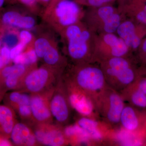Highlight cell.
I'll list each match as a JSON object with an SVG mask.
<instances>
[{
    "instance_id": "cell-1",
    "label": "cell",
    "mask_w": 146,
    "mask_h": 146,
    "mask_svg": "<svg viewBox=\"0 0 146 146\" xmlns=\"http://www.w3.org/2000/svg\"><path fill=\"white\" fill-rule=\"evenodd\" d=\"M81 13L79 4L74 1L62 0L46 7L42 18L49 27L60 33L66 28L78 23Z\"/></svg>"
},
{
    "instance_id": "cell-2",
    "label": "cell",
    "mask_w": 146,
    "mask_h": 146,
    "mask_svg": "<svg viewBox=\"0 0 146 146\" xmlns=\"http://www.w3.org/2000/svg\"><path fill=\"white\" fill-rule=\"evenodd\" d=\"M61 72L44 64L29 71L17 91L30 94H40L54 88Z\"/></svg>"
},
{
    "instance_id": "cell-3",
    "label": "cell",
    "mask_w": 146,
    "mask_h": 146,
    "mask_svg": "<svg viewBox=\"0 0 146 146\" xmlns=\"http://www.w3.org/2000/svg\"><path fill=\"white\" fill-rule=\"evenodd\" d=\"M68 80L88 95L101 92L106 84L103 72L100 68L91 66L76 68Z\"/></svg>"
},
{
    "instance_id": "cell-4",
    "label": "cell",
    "mask_w": 146,
    "mask_h": 146,
    "mask_svg": "<svg viewBox=\"0 0 146 146\" xmlns=\"http://www.w3.org/2000/svg\"><path fill=\"white\" fill-rule=\"evenodd\" d=\"M67 42V50L70 57L76 61L84 59L88 52L89 32L77 23L68 27L60 33Z\"/></svg>"
},
{
    "instance_id": "cell-5",
    "label": "cell",
    "mask_w": 146,
    "mask_h": 146,
    "mask_svg": "<svg viewBox=\"0 0 146 146\" xmlns=\"http://www.w3.org/2000/svg\"><path fill=\"white\" fill-rule=\"evenodd\" d=\"M33 14L29 11H22L15 6L2 7L0 9V29H32L36 24Z\"/></svg>"
},
{
    "instance_id": "cell-6",
    "label": "cell",
    "mask_w": 146,
    "mask_h": 146,
    "mask_svg": "<svg viewBox=\"0 0 146 146\" xmlns=\"http://www.w3.org/2000/svg\"><path fill=\"white\" fill-rule=\"evenodd\" d=\"M61 76L51 97L50 106L54 119L57 124L62 126L67 123L70 119L71 106L65 83L62 81Z\"/></svg>"
},
{
    "instance_id": "cell-7",
    "label": "cell",
    "mask_w": 146,
    "mask_h": 146,
    "mask_svg": "<svg viewBox=\"0 0 146 146\" xmlns=\"http://www.w3.org/2000/svg\"><path fill=\"white\" fill-rule=\"evenodd\" d=\"M39 145L62 146L68 141L62 126L51 123H35L31 127Z\"/></svg>"
},
{
    "instance_id": "cell-8",
    "label": "cell",
    "mask_w": 146,
    "mask_h": 146,
    "mask_svg": "<svg viewBox=\"0 0 146 146\" xmlns=\"http://www.w3.org/2000/svg\"><path fill=\"white\" fill-rule=\"evenodd\" d=\"M54 88L40 94H30V107L35 123H52L54 118L50 101Z\"/></svg>"
},
{
    "instance_id": "cell-9",
    "label": "cell",
    "mask_w": 146,
    "mask_h": 146,
    "mask_svg": "<svg viewBox=\"0 0 146 146\" xmlns=\"http://www.w3.org/2000/svg\"><path fill=\"white\" fill-rule=\"evenodd\" d=\"M65 83L71 107L80 115L85 117H89L93 115L94 105L90 96L68 80H67Z\"/></svg>"
},
{
    "instance_id": "cell-10",
    "label": "cell",
    "mask_w": 146,
    "mask_h": 146,
    "mask_svg": "<svg viewBox=\"0 0 146 146\" xmlns=\"http://www.w3.org/2000/svg\"><path fill=\"white\" fill-rule=\"evenodd\" d=\"M10 138L16 145L33 146L39 145L32 128L24 122L16 123Z\"/></svg>"
},
{
    "instance_id": "cell-11",
    "label": "cell",
    "mask_w": 146,
    "mask_h": 146,
    "mask_svg": "<svg viewBox=\"0 0 146 146\" xmlns=\"http://www.w3.org/2000/svg\"><path fill=\"white\" fill-rule=\"evenodd\" d=\"M106 105L105 115L108 121L112 124H117L120 122L121 114L125 106L123 99L117 93H110L108 96Z\"/></svg>"
},
{
    "instance_id": "cell-12",
    "label": "cell",
    "mask_w": 146,
    "mask_h": 146,
    "mask_svg": "<svg viewBox=\"0 0 146 146\" xmlns=\"http://www.w3.org/2000/svg\"><path fill=\"white\" fill-rule=\"evenodd\" d=\"M16 122L15 111L6 105H0V136L10 138Z\"/></svg>"
},
{
    "instance_id": "cell-13",
    "label": "cell",
    "mask_w": 146,
    "mask_h": 146,
    "mask_svg": "<svg viewBox=\"0 0 146 146\" xmlns=\"http://www.w3.org/2000/svg\"><path fill=\"white\" fill-rule=\"evenodd\" d=\"M117 31L128 47L136 49L140 46L141 39L136 34L135 26L132 22L126 21L120 24Z\"/></svg>"
},
{
    "instance_id": "cell-14",
    "label": "cell",
    "mask_w": 146,
    "mask_h": 146,
    "mask_svg": "<svg viewBox=\"0 0 146 146\" xmlns=\"http://www.w3.org/2000/svg\"><path fill=\"white\" fill-rule=\"evenodd\" d=\"M104 41L111 49L113 57H123L127 52L129 47L124 41L113 33H107L104 36Z\"/></svg>"
},
{
    "instance_id": "cell-15",
    "label": "cell",
    "mask_w": 146,
    "mask_h": 146,
    "mask_svg": "<svg viewBox=\"0 0 146 146\" xmlns=\"http://www.w3.org/2000/svg\"><path fill=\"white\" fill-rule=\"evenodd\" d=\"M120 121L124 128L128 131H134L139 125V121L136 112L130 106H124L121 114Z\"/></svg>"
},
{
    "instance_id": "cell-16",
    "label": "cell",
    "mask_w": 146,
    "mask_h": 146,
    "mask_svg": "<svg viewBox=\"0 0 146 146\" xmlns=\"http://www.w3.org/2000/svg\"><path fill=\"white\" fill-rule=\"evenodd\" d=\"M38 58L33 48V44L27 47L25 51L12 60L14 64H21L35 68Z\"/></svg>"
},
{
    "instance_id": "cell-17",
    "label": "cell",
    "mask_w": 146,
    "mask_h": 146,
    "mask_svg": "<svg viewBox=\"0 0 146 146\" xmlns=\"http://www.w3.org/2000/svg\"><path fill=\"white\" fill-rule=\"evenodd\" d=\"M77 125L86 131L89 137L95 140L101 139V133L98 129V124L95 120L86 117H83L79 119Z\"/></svg>"
},
{
    "instance_id": "cell-18",
    "label": "cell",
    "mask_w": 146,
    "mask_h": 146,
    "mask_svg": "<svg viewBox=\"0 0 146 146\" xmlns=\"http://www.w3.org/2000/svg\"><path fill=\"white\" fill-rule=\"evenodd\" d=\"M106 70L108 75L115 78L120 73L130 68L128 62L122 57H113L108 61Z\"/></svg>"
},
{
    "instance_id": "cell-19",
    "label": "cell",
    "mask_w": 146,
    "mask_h": 146,
    "mask_svg": "<svg viewBox=\"0 0 146 146\" xmlns=\"http://www.w3.org/2000/svg\"><path fill=\"white\" fill-rule=\"evenodd\" d=\"M30 102V96L21 91H15L7 94L5 103L15 111L17 107L23 104Z\"/></svg>"
},
{
    "instance_id": "cell-20",
    "label": "cell",
    "mask_w": 146,
    "mask_h": 146,
    "mask_svg": "<svg viewBox=\"0 0 146 146\" xmlns=\"http://www.w3.org/2000/svg\"><path fill=\"white\" fill-rule=\"evenodd\" d=\"M103 23L104 31L107 33H112L117 31L121 24V17L119 14L115 12Z\"/></svg>"
},
{
    "instance_id": "cell-21",
    "label": "cell",
    "mask_w": 146,
    "mask_h": 146,
    "mask_svg": "<svg viewBox=\"0 0 146 146\" xmlns=\"http://www.w3.org/2000/svg\"><path fill=\"white\" fill-rule=\"evenodd\" d=\"M9 3H19L34 14L40 13L38 3L35 0H7Z\"/></svg>"
},
{
    "instance_id": "cell-22",
    "label": "cell",
    "mask_w": 146,
    "mask_h": 146,
    "mask_svg": "<svg viewBox=\"0 0 146 146\" xmlns=\"http://www.w3.org/2000/svg\"><path fill=\"white\" fill-rule=\"evenodd\" d=\"M135 75L133 70L130 68L126 69L115 78L119 83L123 86H127L133 82Z\"/></svg>"
},
{
    "instance_id": "cell-23",
    "label": "cell",
    "mask_w": 146,
    "mask_h": 146,
    "mask_svg": "<svg viewBox=\"0 0 146 146\" xmlns=\"http://www.w3.org/2000/svg\"><path fill=\"white\" fill-rule=\"evenodd\" d=\"M79 5L89 6L94 7H99L110 5L115 0H74Z\"/></svg>"
},
{
    "instance_id": "cell-24",
    "label": "cell",
    "mask_w": 146,
    "mask_h": 146,
    "mask_svg": "<svg viewBox=\"0 0 146 146\" xmlns=\"http://www.w3.org/2000/svg\"><path fill=\"white\" fill-rule=\"evenodd\" d=\"M11 61L10 48L3 46L0 50V72L6 66L9 65Z\"/></svg>"
},
{
    "instance_id": "cell-25",
    "label": "cell",
    "mask_w": 146,
    "mask_h": 146,
    "mask_svg": "<svg viewBox=\"0 0 146 146\" xmlns=\"http://www.w3.org/2000/svg\"><path fill=\"white\" fill-rule=\"evenodd\" d=\"M131 101L134 105L138 107H146V95L138 89L131 95Z\"/></svg>"
},
{
    "instance_id": "cell-26",
    "label": "cell",
    "mask_w": 146,
    "mask_h": 146,
    "mask_svg": "<svg viewBox=\"0 0 146 146\" xmlns=\"http://www.w3.org/2000/svg\"><path fill=\"white\" fill-rule=\"evenodd\" d=\"M19 42L27 46L33 44L35 36L28 30H23L19 32Z\"/></svg>"
},
{
    "instance_id": "cell-27",
    "label": "cell",
    "mask_w": 146,
    "mask_h": 146,
    "mask_svg": "<svg viewBox=\"0 0 146 146\" xmlns=\"http://www.w3.org/2000/svg\"><path fill=\"white\" fill-rule=\"evenodd\" d=\"M28 47L27 45L19 42L17 44L10 49V57L11 61L18 55L23 52Z\"/></svg>"
},
{
    "instance_id": "cell-28",
    "label": "cell",
    "mask_w": 146,
    "mask_h": 146,
    "mask_svg": "<svg viewBox=\"0 0 146 146\" xmlns=\"http://www.w3.org/2000/svg\"><path fill=\"white\" fill-rule=\"evenodd\" d=\"M142 4H143V1L141 0V10L138 12L136 17H137V19L141 23L146 24V11L143 9Z\"/></svg>"
},
{
    "instance_id": "cell-29",
    "label": "cell",
    "mask_w": 146,
    "mask_h": 146,
    "mask_svg": "<svg viewBox=\"0 0 146 146\" xmlns=\"http://www.w3.org/2000/svg\"><path fill=\"white\" fill-rule=\"evenodd\" d=\"M138 90L146 95V79L142 80L138 84Z\"/></svg>"
},
{
    "instance_id": "cell-30",
    "label": "cell",
    "mask_w": 146,
    "mask_h": 146,
    "mask_svg": "<svg viewBox=\"0 0 146 146\" xmlns=\"http://www.w3.org/2000/svg\"><path fill=\"white\" fill-rule=\"evenodd\" d=\"M6 92L3 89L2 86L0 84V101L2 99L4 96L5 95Z\"/></svg>"
},
{
    "instance_id": "cell-31",
    "label": "cell",
    "mask_w": 146,
    "mask_h": 146,
    "mask_svg": "<svg viewBox=\"0 0 146 146\" xmlns=\"http://www.w3.org/2000/svg\"><path fill=\"white\" fill-rule=\"evenodd\" d=\"M37 3H41L42 4L45 5L46 6V7L48 4L50 0H35Z\"/></svg>"
},
{
    "instance_id": "cell-32",
    "label": "cell",
    "mask_w": 146,
    "mask_h": 146,
    "mask_svg": "<svg viewBox=\"0 0 146 146\" xmlns=\"http://www.w3.org/2000/svg\"><path fill=\"white\" fill-rule=\"evenodd\" d=\"M61 1L62 0H50L47 7L51 6L54 5L55 4L57 3L58 2Z\"/></svg>"
},
{
    "instance_id": "cell-33",
    "label": "cell",
    "mask_w": 146,
    "mask_h": 146,
    "mask_svg": "<svg viewBox=\"0 0 146 146\" xmlns=\"http://www.w3.org/2000/svg\"><path fill=\"white\" fill-rule=\"evenodd\" d=\"M7 2V0H0V9L2 8L4 5Z\"/></svg>"
},
{
    "instance_id": "cell-34",
    "label": "cell",
    "mask_w": 146,
    "mask_h": 146,
    "mask_svg": "<svg viewBox=\"0 0 146 146\" xmlns=\"http://www.w3.org/2000/svg\"><path fill=\"white\" fill-rule=\"evenodd\" d=\"M143 50L144 52H146V39L144 42L143 44Z\"/></svg>"
},
{
    "instance_id": "cell-35",
    "label": "cell",
    "mask_w": 146,
    "mask_h": 146,
    "mask_svg": "<svg viewBox=\"0 0 146 146\" xmlns=\"http://www.w3.org/2000/svg\"><path fill=\"white\" fill-rule=\"evenodd\" d=\"M142 7H143V9H144L145 11H146V4H145L144 3V2L143 1V4H142Z\"/></svg>"
},
{
    "instance_id": "cell-36",
    "label": "cell",
    "mask_w": 146,
    "mask_h": 146,
    "mask_svg": "<svg viewBox=\"0 0 146 146\" xmlns=\"http://www.w3.org/2000/svg\"><path fill=\"white\" fill-rule=\"evenodd\" d=\"M141 1L143 2H146V0H141Z\"/></svg>"
},
{
    "instance_id": "cell-37",
    "label": "cell",
    "mask_w": 146,
    "mask_h": 146,
    "mask_svg": "<svg viewBox=\"0 0 146 146\" xmlns=\"http://www.w3.org/2000/svg\"><path fill=\"white\" fill-rule=\"evenodd\" d=\"M1 23H0V28H1Z\"/></svg>"
},
{
    "instance_id": "cell-38",
    "label": "cell",
    "mask_w": 146,
    "mask_h": 146,
    "mask_svg": "<svg viewBox=\"0 0 146 146\" xmlns=\"http://www.w3.org/2000/svg\"></svg>"
}]
</instances>
